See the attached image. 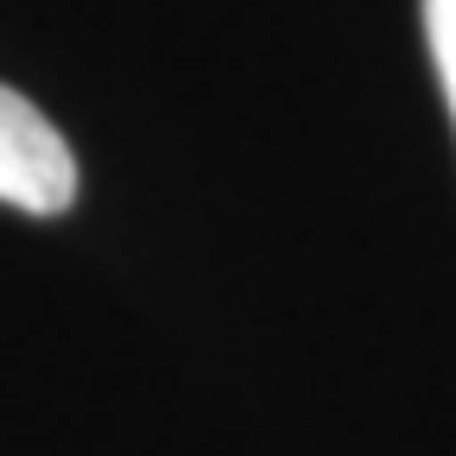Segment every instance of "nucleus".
Returning <instances> with one entry per match:
<instances>
[{
    "label": "nucleus",
    "mask_w": 456,
    "mask_h": 456,
    "mask_svg": "<svg viewBox=\"0 0 456 456\" xmlns=\"http://www.w3.org/2000/svg\"><path fill=\"white\" fill-rule=\"evenodd\" d=\"M0 203L26 216H64L77 203V159L20 89L0 83Z\"/></svg>",
    "instance_id": "nucleus-1"
},
{
    "label": "nucleus",
    "mask_w": 456,
    "mask_h": 456,
    "mask_svg": "<svg viewBox=\"0 0 456 456\" xmlns=\"http://www.w3.org/2000/svg\"><path fill=\"white\" fill-rule=\"evenodd\" d=\"M419 20H425V45H431V64H437L450 121H456V0H419Z\"/></svg>",
    "instance_id": "nucleus-2"
}]
</instances>
